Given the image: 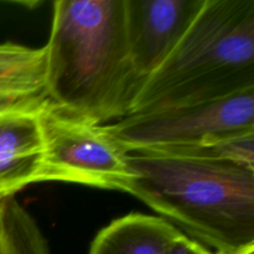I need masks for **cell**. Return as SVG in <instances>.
<instances>
[{
  "instance_id": "cell-1",
  "label": "cell",
  "mask_w": 254,
  "mask_h": 254,
  "mask_svg": "<svg viewBox=\"0 0 254 254\" xmlns=\"http://www.w3.org/2000/svg\"><path fill=\"white\" fill-rule=\"evenodd\" d=\"M46 50V96L96 124L133 113L143 81L131 57L127 0H57Z\"/></svg>"
},
{
  "instance_id": "cell-2",
  "label": "cell",
  "mask_w": 254,
  "mask_h": 254,
  "mask_svg": "<svg viewBox=\"0 0 254 254\" xmlns=\"http://www.w3.org/2000/svg\"><path fill=\"white\" fill-rule=\"evenodd\" d=\"M129 192L217 254L254 245V171L168 153H130ZM180 231V230H179Z\"/></svg>"
},
{
  "instance_id": "cell-3",
  "label": "cell",
  "mask_w": 254,
  "mask_h": 254,
  "mask_svg": "<svg viewBox=\"0 0 254 254\" xmlns=\"http://www.w3.org/2000/svg\"><path fill=\"white\" fill-rule=\"evenodd\" d=\"M254 88V0H205L133 113L191 106Z\"/></svg>"
},
{
  "instance_id": "cell-4",
  "label": "cell",
  "mask_w": 254,
  "mask_h": 254,
  "mask_svg": "<svg viewBox=\"0 0 254 254\" xmlns=\"http://www.w3.org/2000/svg\"><path fill=\"white\" fill-rule=\"evenodd\" d=\"M44 156L37 183L60 181L129 192L130 153L108 126L71 116L47 101L40 108Z\"/></svg>"
},
{
  "instance_id": "cell-5",
  "label": "cell",
  "mask_w": 254,
  "mask_h": 254,
  "mask_svg": "<svg viewBox=\"0 0 254 254\" xmlns=\"http://www.w3.org/2000/svg\"><path fill=\"white\" fill-rule=\"evenodd\" d=\"M129 153L164 151L254 131V88L191 106L130 114L108 126Z\"/></svg>"
},
{
  "instance_id": "cell-6",
  "label": "cell",
  "mask_w": 254,
  "mask_h": 254,
  "mask_svg": "<svg viewBox=\"0 0 254 254\" xmlns=\"http://www.w3.org/2000/svg\"><path fill=\"white\" fill-rule=\"evenodd\" d=\"M203 2L205 0H127L131 57L143 84L183 39Z\"/></svg>"
},
{
  "instance_id": "cell-7",
  "label": "cell",
  "mask_w": 254,
  "mask_h": 254,
  "mask_svg": "<svg viewBox=\"0 0 254 254\" xmlns=\"http://www.w3.org/2000/svg\"><path fill=\"white\" fill-rule=\"evenodd\" d=\"M40 108L0 112V197L37 183L44 156Z\"/></svg>"
},
{
  "instance_id": "cell-8",
  "label": "cell",
  "mask_w": 254,
  "mask_h": 254,
  "mask_svg": "<svg viewBox=\"0 0 254 254\" xmlns=\"http://www.w3.org/2000/svg\"><path fill=\"white\" fill-rule=\"evenodd\" d=\"M180 232L164 218L133 212L102 228L88 254H168Z\"/></svg>"
},
{
  "instance_id": "cell-9",
  "label": "cell",
  "mask_w": 254,
  "mask_h": 254,
  "mask_svg": "<svg viewBox=\"0 0 254 254\" xmlns=\"http://www.w3.org/2000/svg\"><path fill=\"white\" fill-rule=\"evenodd\" d=\"M46 50L5 42L0 44V93L31 107L49 99L45 87Z\"/></svg>"
},
{
  "instance_id": "cell-10",
  "label": "cell",
  "mask_w": 254,
  "mask_h": 254,
  "mask_svg": "<svg viewBox=\"0 0 254 254\" xmlns=\"http://www.w3.org/2000/svg\"><path fill=\"white\" fill-rule=\"evenodd\" d=\"M0 254H50L39 225L15 196L0 197Z\"/></svg>"
},
{
  "instance_id": "cell-11",
  "label": "cell",
  "mask_w": 254,
  "mask_h": 254,
  "mask_svg": "<svg viewBox=\"0 0 254 254\" xmlns=\"http://www.w3.org/2000/svg\"><path fill=\"white\" fill-rule=\"evenodd\" d=\"M154 153H168L222 161L254 171V131L226 136L201 145L154 151Z\"/></svg>"
},
{
  "instance_id": "cell-12",
  "label": "cell",
  "mask_w": 254,
  "mask_h": 254,
  "mask_svg": "<svg viewBox=\"0 0 254 254\" xmlns=\"http://www.w3.org/2000/svg\"><path fill=\"white\" fill-rule=\"evenodd\" d=\"M168 254H213L205 246L191 240L183 232L179 233L170 243Z\"/></svg>"
},
{
  "instance_id": "cell-13",
  "label": "cell",
  "mask_w": 254,
  "mask_h": 254,
  "mask_svg": "<svg viewBox=\"0 0 254 254\" xmlns=\"http://www.w3.org/2000/svg\"><path fill=\"white\" fill-rule=\"evenodd\" d=\"M37 108H40V107L27 106V104L21 103V102L17 101V99L11 98V97L0 93V112L12 111V109H37Z\"/></svg>"
},
{
  "instance_id": "cell-14",
  "label": "cell",
  "mask_w": 254,
  "mask_h": 254,
  "mask_svg": "<svg viewBox=\"0 0 254 254\" xmlns=\"http://www.w3.org/2000/svg\"><path fill=\"white\" fill-rule=\"evenodd\" d=\"M228 254H254V245L248 246V247H246V248H242V250L237 251V252L228 253Z\"/></svg>"
}]
</instances>
